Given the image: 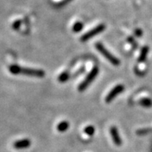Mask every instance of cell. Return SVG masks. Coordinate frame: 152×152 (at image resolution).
Wrapping results in <instances>:
<instances>
[{
    "label": "cell",
    "instance_id": "cell-1",
    "mask_svg": "<svg viewBox=\"0 0 152 152\" xmlns=\"http://www.w3.org/2000/svg\"><path fill=\"white\" fill-rule=\"evenodd\" d=\"M9 70L12 74L14 75H25L28 77H39L42 78L44 77L46 73L42 69H32V68H25L19 66L18 65H11L9 67Z\"/></svg>",
    "mask_w": 152,
    "mask_h": 152
},
{
    "label": "cell",
    "instance_id": "cell-2",
    "mask_svg": "<svg viewBox=\"0 0 152 152\" xmlns=\"http://www.w3.org/2000/svg\"><path fill=\"white\" fill-rule=\"evenodd\" d=\"M95 47H96V50H97L104 57L106 58L107 60L110 62V64H113V65L114 66L120 65L121 62H120L119 59L116 57V56H114L110 51H108V50L104 47V46L101 43V42H96V44H95Z\"/></svg>",
    "mask_w": 152,
    "mask_h": 152
},
{
    "label": "cell",
    "instance_id": "cell-3",
    "mask_svg": "<svg viewBox=\"0 0 152 152\" xmlns=\"http://www.w3.org/2000/svg\"><path fill=\"white\" fill-rule=\"evenodd\" d=\"M99 73V69L97 66H94L92 70H91L90 73H89L88 75L87 76V77L85 78L84 80L82 82V83L80 84V86L78 87V90L80 92H83L84 91L87 87L93 83V81L94 80V79L97 77Z\"/></svg>",
    "mask_w": 152,
    "mask_h": 152
},
{
    "label": "cell",
    "instance_id": "cell-4",
    "mask_svg": "<svg viewBox=\"0 0 152 152\" xmlns=\"http://www.w3.org/2000/svg\"><path fill=\"white\" fill-rule=\"evenodd\" d=\"M106 26L104 24H100L97 26L94 27V29H92L91 30L88 31L87 33H86L85 34H83L80 38V40L82 42H86V41L89 40V39H92L93 37H94L96 35L100 34L102 32H104V29H105Z\"/></svg>",
    "mask_w": 152,
    "mask_h": 152
},
{
    "label": "cell",
    "instance_id": "cell-5",
    "mask_svg": "<svg viewBox=\"0 0 152 152\" xmlns=\"http://www.w3.org/2000/svg\"><path fill=\"white\" fill-rule=\"evenodd\" d=\"M124 91V86L123 84H118L115 87L112 89L110 93L107 95L106 98H105V102L109 104V103L112 102L114 99L116 98V96L121 94L123 91Z\"/></svg>",
    "mask_w": 152,
    "mask_h": 152
},
{
    "label": "cell",
    "instance_id": "cell-6",
    "mask_svg": "<svg viewBox=\"0 0 152 152\" xmlns=\"http://www.w3.org/2000/svg\"><path fill=\"white\" fill-rule=\"evenodd\" d=\"M110 135H111L112 140L116 145L120 146L122 145V139L119 134V132L118 131V128L116 127H110Z\"/></svg>",
    "mask_w": 152,
    "mask_h": 152
},
{
    "label": "cell",
    "instance_id": "cell-7",
    "mask_svg": "<svg viewBox=\"0 0 152 152\" xmlns=\"http://www.w3.org/2000/svg\"><path fill=\"white\" fill-rule=\"evenodd\" d=\"M31 145V141L29 139H22L15 141L13 144V147L15 149H26L28 148Z\"/></svg>",
    "mask_w": 152,
    "mask_h": 152
},
{
    "label": "cell",
    "instance_id": "cell-8",
    "mask_svg": "<svg viewBox=\"0 0 152 152\" xmlns=\"http://www.w3.org/2000/svg\"><path fill=\"white\" fill-rule=\"evenodd\" d=\"M149 52V47L148 46H144L142 49H141V53H140V56L138 57V62L139 63H143L145 62L147 59V56H148V54Z\"/></svg>",
    "mask_w": 152,
    "mask_h": 152
},
{
    "label": "cell",
    "instance_id": "cell-9",
    "mask_svg": "<svg viewBox=\"0 0 152 152\" xmlns=\"http://www.w3.org/2000/svg\"><path fill=\"white\" fill-rule=\"evenodd\" d=\"M139 104L142 106L143 107L145 108H150L152 107V100L150 98H142L139 100Z\"/></svg>",
    "mask_w": 152,
    "mask_h": 152
},
{
    "label": "cell",
    "instance_id": "cell-10",
    "mask_svg": "<svg viewBox=\"0 0 152 152\" xmlns=\"http://www.w3.org/2000/svg\"><path fill=\"white\" fill-rule=\"evenodd\" d=\"M69 127V124L68 123V121H64L60 122L59 124L56 127V129H57L58 131L60 132H65L68 130Z\"/></svg>",
    "mask_w": 152,
    "mask_h": 152
},
{
    "label": "cell",
    "instance_id": "cell-11",
    "mask_svg": "<svg viewBox=\"0 0 152 152\" xmlns=\"http://www.w3.org/2000/svg\"><path fill=\"white\" fill-rule=\"evenodd\" d=\"M83 23H81V22H77L73 26V30L74 33H80L82 29H83Z\"/></svg>",
    "mask_w": 152,
    "mask_h": 152
},
{
    "label": "cell",
    "instance_id": "cell-12",
    "mask_svg": "<svg viewBox=\"0 0 152 152\" xmlns=\"http://www.w3.org/2000/svg\"><path fill=\"white\" fill-rule=\"evenodd\" d=\"M69 75L68 73H61L59 77H58V80L61 82V83H65L66 81L69 80Z\"/></svg>",
    "mask_w": 152,
    "mask_h": 152
},
{
    "label": "cell",
    "instance_id": "cell-13",
    "mask_svg": "<svg viewBox=\"0 0 152 152\" xmlns=\"http://www.w3.org/2000/svg\"><path fill=\"white\" fill-rule=\"evenodd\" d=\"M84 132L87 134V135H89V136H92V135L95 133L94 127V126H92V125L87 126V127H85Z\"/></svg>",
    "mask_w": 152,
    "mask_h": 152
},
{
    "label": "cell",
    "instance_id": "cell-14",
    "mask_svg": "<svg viewBox=\"0 0 152 152\" xmlns=\"http://www.w3.org/2000/svg\"><path fill=\"white\" fill-rule=\"evenodd\" d=\"M150 131H151V128H146V129H141L137 131V134L139 135H145L146 134L149 133Z\"/></svg>",
    "mask_w": 152,
    "mask_h": 152
},
{
    "label": "cell",
    "instance_id": "cell-15",
    "mask_svg": "<svg viewBox=\"0 0 152 152\" xmlns=\"http://www.w3.org/2000/svg\"><path fill=\"white\" fill-rule=\"evenodd\" d=\"M20 26H21V21L20 20H16L12 24V28L14 29H18L20 27Z\"/></svg>",
    "mask_w": 152,
    "mask_h": 152
},
{
    "label": "cell",
    "instance_id": "cell-16",
    "mask_svg": "<svg viewBox=\"0 0 152 152\" xmlns=\"http://www.w3.org/2000/svg\"><path fill=\"white\" fill-rule=\"evenodd\" d=\"M135 35L137 37H141V35H142V31H141V29H136V31H135Z\"/></svg>",
    "mask_w": 152,
    "mask_h": 152
},
{
    "label": "cell",
    "instance_id": "cell-17",
    "mask_svg": "<svg viewBox=\"0 0 152 152\" xmlns=\"http://www.w3.org/2000/svg\"><path fill=\"white\" fill-rule=\"evenodd\" d=\"M67 1H70V0H67Z\"/></svg>",
    "mask_w": 152,
    "mask_h": 152
}]
</instances>
